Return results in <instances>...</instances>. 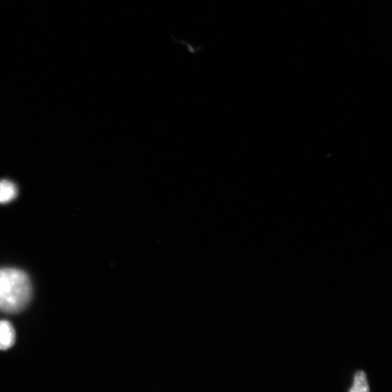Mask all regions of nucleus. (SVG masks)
Returning <instances> with one entry per match:
<instances>
[{"mask_svg":"<svg viewBox=\"0 0 392 392\" xmlns=\"http://www.w3.org/2000/svg\"><path fill=\"white\" fill-rule=\"evenodd\" d=\"M15 331L12 324L7 320H0V350H6L15 343Z\"/></svg>","mask_w":392,"mask_h":392,"instance_id":"nucleus-2","label":"nucleus"},{"mask_svg":"<svg viewBox=\"0 0 392 392\" xmlns=\"http://www.w3.org/2000/svg\"><path fill=\"white\" fill-rule=\"evenodd\" d=\"M350 392H370L366 375L363 371L356 373L354 383Z\"/></svg>","mask_w":392,"mask_h":392,"instance_id":"nucleus-4","label":"nucleus"},{"mask_svg":"<svg viewBox=\"0 0 392 392\" xmlns=\"http://www.w3.org/2000/svg\"><path fill=\"white\" fill-rule=\"evenodd\" d=\"M19 195V189L13 182L0 180V204H8L13 201Z\"/></svg>","mask_w":392,"mask_h":392,"instance_id":"nucleus-3","label":"nucleus"},{"mask_svg":"<svg viewBox=\"0 0 392 392\" xmlns=\"http://www.w3.org/2000/svg\"><path fill=\"white\" fill-rule=\"evenodd\" d=\"M32 285L26 272L0 268V311L9 314L24 311L31 301Z\"/></svg>","mask_w":392,"mask_h":392,"instance_id":"nucleus-1","label":"nucleus"}]
</instances>
